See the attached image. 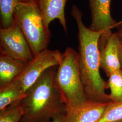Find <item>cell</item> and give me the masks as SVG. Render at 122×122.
Wrapping results in <instances>:
<instances>
[{
  "label": "cell",
  "instance_id": "6da1fadb",
  "mask_svg": "<svg viewBox=\"0 0 122 122\" xmlns=\"http://www.w3.org/2000/svg\"><path fill=\"white\" fill-rule=\"evenodd\" d=\"M71 14L77 24L79 41V67L80 76L87 100L100 102L111 101L105 90L108 82L100 74L99 41L102 32L92 30L85 25L83 13L75 5Z\"/></svg>",
  "mask_w": 122,
  "mask_h": 122
},
{
  "label": "cell",
  "instance_id": "7c38bea8",
  "mask_svg": "<svg viewBox=\"0 0 122 122\" xmlns=\"http://www.w3.org/2000/svg\"><path fill=\"white\" fill-rule=\"evenodd\" d=\"M25 95L18 76L4 86L0 88V111L16 101L22 100Z\"/></svg>",
  "mask_w": 122,
  "mask_h": 122
},
{
  "label": "cell",
  "instance_id": "5bb4252c",
  "mask_svg": "<svg viewBox=\"0 0 122 122\" xmlns=\"http://www.w3.org/2000/svg\"><path fill=\"white\" fill-rule=\"evenodd\" d=\"M108 81L110 93L108 95L110 101H122V71L119 70L111 74Z\"/></svg>",
  "mask_w": 122,
  "mask_h": 122
},
{
  "label": "cell",
  "instance_id": "ffe728a7",
  "mask_svg": "<svg viewBox=\"0 0 122 122\" xmlns=\"http://www.w3.org/2000/svg\"><path fill=\"white\" fill-rule=\"evenodd\" d=\"M122 122V121H118V122Z\"/></svg>",
  "mask_w": 122,
  "mask_h": 122
},
{
  "label": "cell",
  "instance_id": "7a4b0ae2",
  "mask_svg": "<svg viewBox=\"0 0 122 122\" xmlns=\"http://www.w3.org/2000/svg\"><path fill=\"white\" fill-rule=\"evenodd\" d=\"M57 66L44 71L20 101L24 114L20 122H52L65 112L66 105L54 83Z\"/></svg>",
  "mask_w": 122,
  "mask_h": 122
},
{
  "label": "cell",
  "instance_id": "277c9868",
  "mask_svg": "<svg viewBox=\"0 0 122 122\" xmlns=\"http://www.w3.org/2000/svg\"><path fill=\"white\" fill-rule=\"evenodd\" d=\"M14 19L25 35L34 57L48 49L51 33L44 21L36 0L18 3Z\"/></svg>",
  "mask_w": 122,
  "mask_h": 122
},
{
  "label": "cell",
  "instance_id": "3957f363",
  "mask_svg": "<svg viewBox=\"0 0 122 122\" xmlns=\"http://www.w3.org/2000/svg\"><path fill=\"white\" fill-rule=\"evenodd\" d=\"M54 80L66 107L74 106L88 100L80 76L78 52L73 48L68 47L62 53Z\"/></svg>",
  "mask_w": 122,
  "mask_h": 122
},
{
  "label": "cell",
  "instance_id": "e0dca14e",
  "mask_svg": "<svg viewBox=\"0 0 122 122\" xmlns=\"http://www.w3.org/2000/svg\"><path fill=\"white\" fill-rule=\"evenodd\" d=\"M117 27L118 28V32H116V34L118 36L120 44L122 46V21L120 22Z\"/></svg>",
  "mask_w": 122,
  "mask_h": 122
},
{
  "label": "cell",
  "instance_id": "52a82bcc",
  "mask_svg": "<svg viewBox=\"0 0 122 122\" xmlns=\"http://www.w3.org/2000/svg\"><path fill=\"white\" fill-rule=\"evenodd\" d=\"M91 12L92 30L102 32L100 40H104L111 35L112 29L118 27L120 22H117L111 16V0H88Z\"/></svg>",
  "mask_w": 122,
  "mask_h": 122
},
{
  "label": "cell",
  "instance_id": "9a60e30c",
  "mask_svg": "<svg viewBox=\"0 0 122 122\" xmlns=\"http://www.w3.org/2000/svg\"><path fill=\"white\" fill-rule=\"evenodd\" d=\"M20 101L0 111V122H20L24 114Z\"/></svg>",
  "mask_w": 122,
  "mask_h": 122
},
{
  "label": "cell",
  "instance_id": "4fadbf2b",
  "mask_svg": "<svg viewBox=\"0 0 122 122\" xmlns=\"http://www.w3.org/2000/svg\"><path fill=\"white\" fill-rule=\"evenodd\" d=\"M30 0H0V21L2 28L6 29L14 22V13L18 3Z\"/></svg>",
  "mask_w": 122,
  "mask_h": 122
},
{
  "label": "cell",
  "instance_id": "ba28073f",
  "mask_svg": "<svg viewBox=\"0 0 122 122\" xmlns=\"http://www.w3.org/2000/svg\"><path fill=\"white\" fill-rule=\"evenodd\" d=\"M109 102L88 100L74 106L66 107L62 122H98Z\"/></svg>",
  "mask_w": 122,
  "mask_h": 122
},
{
  "label": "cell",
  "instance_id": "2e32d148",
  "mask_svg": "<svg viewBox=\"0 0 122 122\" xmlns=\"http://www.w3.org/2000/svg\"><path fill=\"white\" fill-rule=\"evenodd\" d=\"M122 120V101H110L103 115L98 122H116Z\"/></svg>",
  "mask_w": 122,
  "mask_h": 122
},
{
  "label": "cell",
  "instance_id": "5b68a950",
  "mask_svg": "<svg viewBox=\"0 0 122 122\" xmlns=\"http://www.w3.org/2000/svg\"><path fill=\"white\" fill-rule=\"evenodd\" d=\"M0 53L27 64L34 56L17 21L8 28L0 29Z\"/></svg>",
  "mask_w": 122,
  "mask_h": 122
},
{
  "label": "cell",
  "instance_id": "30bf717a",
  "mask_svg": "<svg viewBox=\"0 0 122 122\" xmlns=\"http://www.w3.org/2000/svg\"><path fill=\"white\" fill-rule=\"evenodd\" d=\"M68 0H36L43 16L46 27L49 29L50 23L57 19L67 33V27L65 18V8Z\"/></svg>",
  "mask_w": 122,
  "mask_h": 122
},
{
  "label": "cell",
  "instance_id": "8992f818",
  "mask_svg": "<svg viewBox=\"0 0 122 122\" xmlns=\"http://www.w3.org/2000/svg\"><path fill=\"white\" fill-rule=\"evenodd\" d=\"M62 60V53L58 50L47 49L26 64L19 77L21 80L24 93L38 79L40 76L49 68L58 66Z\"/></svg>",
  "mask_w": 122,
  "mask_h": 122
},
{
  "label": "cell",
  "instance_id": "d6986e66",
  "mask_svg": "<svg viewBox=\"0 0 122 122\" xmlns=\"http://www.w3.org/2000/svg\"><path fill=\"white\" fill-rule=\"evenodd\" d=\"M119 60L120 63V67L121 70L122 71V46L120 44V46L119 48Z\"/></svg>",
  "mask_w": 122,
  "mask_h": 122
},
{
  "label": "cell",
  "instance_id": "9c48e42d",
  "mask_svg": "<svg viewBox=\"0 0 122 122\" xmlns=\"http://www.w3.org/2000/svg\"><path fill=\"white\" fill-rule=\"evenodd\" d=\"M119 46L120 43L116 33H112L104 41H99L100 68L108 77L121 70Z\"/></svg>",
  "mask_w": 122,
  "mask_h": 122
},
{
  "label": "cell",
  "instance_id": "8fae6325",
  "mask_svg": "<svg viewBox=\"0 0 122 122\" xmlns=\"http://www.w3.org/2000/svg\"><path fill=\"white\" fill-rule=\"evenodd\" d=\"M26 64L4 54L0 55V88L3 87L22 73Z\"/></svg>",
  "mask_w": 122,
  "mask_h": 122
},
{
  "label": "cell",
  "instance_id": "ac0fdd59",
  "mask_svg": "<svg viewBox=\"0 0 122 122\" xmlns=\"http://www.w3.org/2000/svg\"><path fill=\"white\" fill-rule=\"evenodd\" d=\"M63 114H61L58 116H57L52 119V122H62Z\"/></svg>",
  "mask_w": 122,
  "mask_h": 122
}]
</instances>
